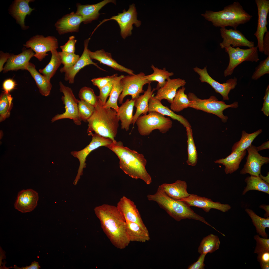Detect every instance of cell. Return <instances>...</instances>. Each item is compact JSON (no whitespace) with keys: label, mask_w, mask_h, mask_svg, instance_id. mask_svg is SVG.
I'll return each mask as SVG.
<instances>
[{"label":"cell","mask_w":269,"mask_h":269,"mask_svg":"<svg viewBox=\"0 0 269 269\" xmlns=\"http://www.w3.org/2000/svg\"><path fill=\"white\" fill-rule=\"evenodd\" d=\"M121 75L118 76L114 80L113 87L109 95V97L103 107L113 109L118 111L119 107L117 104L120 95L122 93L123 87L121 82V79L124 76Z\"/></svg>","instance_id":"obj_35"},{"label":"cell","mask_w":269,"mask_h":269,"mask_svg":"<svg viewBox=\"0 0 269 269\" xmlns=\"http://www.w3.org/2000/svg\"><path fill=\"white\" fill-rule=\"evenodd\" d=\"M148 200L156 202L171 217L177 221L186 219L201 221L209 225L204 218L198 214L184 202L174 200L167 195L159 186L156 193L147 195Z\"/></svg>","instance_id":"obj_5"},{"label":"cell","mask_w":269,"mask_h":269,"mask_svg":"<svg viewBox=\"0 0 269 269\" xmlns=\"http://www.w3.org/2000/svg\"><path fill=\"white\" fill-rule=\"evenodd\" d=\"M258 10V19L256 31L254 34L258 41V49L263 53V42L265 34L268 31L267 17L269 12V0H255Z\"/></svg>","instance_id":"obj_17"},{"label":"cell","mask_w":269,"mask_h":269,"mask_svg":"<svg viewBox=\"0 0 269 269\" xmlns=\"http://www.w3.org/2000/svg\"><path fill=\"white\" fill-rule=\"evenodd\" d=\"M263 106L261 109L264 114L268 116L269 115V85L266 89L265 95L263 98Z\"/></svg>","instance_id":"obj_55"},{"label":"cell","mask_w":269,"mask_h":269,"mask_svg":"<svg viewBox=\"0 0 269 269\" xmlns=\"http://www.w3.org/2000/svg\"><path fill=\"white\" fill-rule=\"evenodd\" d=\"M246 153V150L240 152H232L225 158L217 160L214 162L224 165L225 173L231 174L239 168V165Z\"/></svg>","instance_id":"obj_32"},{"label":"cell","mask_w":269,"mask_h":269,"mask_svg":"<svg viewBox=\"0 0 269 269\" xmlns=\"http://www.w3.org/2000/svg\"><path fill=\"white\" fill-rule=\"evenodd\" d=\"M33 1L32 0H15L13 2L9 9V13L23 30L29 28L25 25V19L26 16L30 15L34 10L31 8L29 5V3Z\"/></svg>","instance_id":"obj_24"},{"label":"cell","mask_w":269,"mask_h":269,"mask_svg":"<svg viewBox=\"0 0 269 269\" xmlns=\"http://www.w3.org/2000/svg\"><path fill=\"white\" fill-rule=\"evenodd\" d=\"M26 70L29 72L35 80L41 94L46 96L49 95L52 88L50 81L39 72L36 70L35 65L30 62L29 63Z\"/></svg>","instance_id":"obj_33"},{"label":"cell","mask_w":269,"mask_h":269,"mask_svg":"<svg viewBox=\"0 0 269 269\" xmlns=\"http://www.w3.org/2000/svg\"><path fill=\"white\" fill-rule=\"evenodd\" d=\"M225 49L229 57V64L224 72L225 77L232 75L235 68L243 62H257L260 60L257 46L247 49L230 46Z\"/></svg>","instance_id":"obj_8"},{"label":"cell","mask_w":269,"mask_h":269,"mask_svg":"<svg viewBox=\"0 0 269 269\" xmlns=\"http://www.w3.org/2000/svg\"><path fill=\"white\" fill-rule=\"evenodd\" d=\"M245 181L247 183V186L243 192L242 195H245L248 191L251 190H257L269 194V184L259 176H248L246 178Z\"/></svg>","instance_id":"obj_40"},{"label":"cell","mask_w":269,"mask_h":269,"mask_svg":"<svg viewBox=\"0 0 269 269\" xmlns=\"http://www.w3.org/2000/svg\"><path fill=\"white\" fill-rule=\"evenodd\" d=\"M193 69L199 75V79L201 82H206L210 85L216 92L222 96L224 100H229V94L231 90L235 88L237 84L236 77L229 79L226 82L221 83L210 76L207 72L206 66L202 69L196 67Z\"/></svg>","instance_id":"obj_14"},{"label":"cell","mask_w":269,"mask_h":269,"mask_svg":"<svg viewBox=\"0 0 269 269\" xmlns=\"http://www.w3.org/2000/svg\"><path fill=\"white\" fill-rule=\"evenodd\" d=\"M10 54L9 53H4L2 51L0 53V72L3 71V65L4 63L7 62L9 58Z\"/></svg>","instance_id":"obj_58"},{"label":"cell","mask_w":269,"mask_h":269,"mask_svg":"<svg viewBox=\"0 0 269 269\" xmlns=\"http://www.w3.org/2000/svg\"><path fill=\"white\" fill-rule=\"evenodd\" d=\"M185 88L183 86L177 91L172 102L170 109L174 112H180L189 107L190 102L188 95L185 93Z\"/></svg>","instance_id":"obj_42"},{"label":"cell","mask_w":269,"mask_h":269,"mask_svg":"<svg viewBox=\"0 0 269 269\" xmlns=\"http://www.w3.org/2000/svg\"><path fill=\"white\" fill-rule=\"evenodd\" d=\"M105 147L118 157L120 167L125 174L133 178L141 179L147 185L151 183V177L145 168L147 161L143 155L124 146L121 141L113 142Z\"/></svg>","instance_id":"obj_2"},{"label":"cell","mask_w":269,"mask_h":269,"mask_svg":"<svg viewBox=\"0 0 269 269\" xmlns=\"http://www.w3.org/2000/svg\"><path fill=\"white\" fill-rule=\"evenodd\" d=\"M59 84L60 91L64 94L61 99L65 105V110L62 114H58L54 116L52 119L51 122L68 119L72 120L76 125H81V121L79 117L78 110L79 100L76 98L71 88L64 85L61 81L60 82Z\"/></svg>","instance_id":"obj_9"},{"label":"cell","mask_w":269,"mask_h":269,"mask_svg":"<svg viewBox=\"0 0 269 269\" xmlns=\"http://www.w3.org/2000/svg\"><path fill=\"white\" fill-rule=\"evenodd\" d=\"M95 109L94 106L84 101L79 100L78 113L79 119L81 121L87 122L93 114Z\"/></svg>","instance_id":"obj_45"},{"label":"cell","mask_w":269,"mask_h":269,"mask_svg":"<svg viewBox=\"0 0 269 269\" xmlns=\"http://www.w3.org/2000/svg\"><path fill=\"white\" fill-rule=\"evenodd\" d=\"M179 201H183L190 206L196 207L202 209L206 212H208L211 209H215L225 212L231 208L228 204H221L218 202H213L211 199L195 194H190L187 197Z\"/></svg>","instance_id":"obj_20"},{"label":"cell","mask_w":269,"mask_h":269,"mask_svg":"<svg viewBox=\"0 0 269 269\" xmlns=\"http://www.w3.org/2000/svg\"><path fill=\"white\" fill-rule=\"evenodd\" d=\"M114 79L99 89V94L98 96V100L103 106L105 104L107 99L110 95Z\"/></svg>","instance_id":"obj_50"},{"label":"cell","mask_w":269,"mask_h":269,"mask_svg":"<svg viewBox=\"0 0 269 269\" xmlns=\"http://www.w3.org/2000/svg\"><path fill=\"white\" fill-rule=\"evenodd\" d=\"M94 111L88 120L87 133L89 135L94 133L116 141L115 138L117 134L119 121L117 112L111 108H105L98 101Z\"/></svg>","instance_id":"obj_3"},{"label":"cell","mask_w":269,"mask_h":269,"mask_svg":"<svg viewBox=\"0 0 269 269\" xmlns=\"http://www.w3.org/2000/svg\"><path fill=\"white\" fill-rule=\"evenodd\" d=\"M62 62L64 67L68 68L73 66L80 58L79 56L74 53H68L62 51L59 52Z\"/></svg>","instance_id":"obj_48"},{"label":"cell","mask_w":269,"mask_h":269,"mask_svg":"<svg viewBox=\"0 0 269 269\" xmlns=\"http://www.w3.org/2000/svg\"><path fill=\"white\" fill-rule=\"evenodd\" d=\"M260 207L264 209L266 211V213L264 215V217L266 218L269 217V205H262L260 206Z\"/></svg>","instance_id":"obj_61"},{"label":"cell","mask_w":269,"mask_h":269,"mask_svg":"<svg viewBox=\"0 0 269 269\" xmlns=\"http://www.w3.org/2000/svg\"><path fill=\"white\" fill-rule=\"evenodd\" d=\"M145 75L141 72L137 74L124 76L121 80L123 90L118 99L119 104L123 103L124 98L127 95H131V99H135L144 92L143 86L151 82L145 79Z\"/></svg>","instance_id":"obj_10"},{"label":"cell","mask_w":269,"mask_h":269,"mask_svg":"<svg viewBox=\"0 0 269 269\" xmlns=\"http://www.w3.org/2000/svg\"><path fill=\"white\" fill-rule=\"evenodd\" d=\"M159 186L167 195L176 200L186 198L190 194L187 191V183L184 181L177 180L173 183H164Z\"/></svg>","instance_id":"obj_29"},{"label":"cell","mask_w":269,"mask_h":269,"mask_svg":"<svg viewBox=\"0 0 269 269\" xmlns=\"http://www.w3.org/2000/svg\"><path fill=\"white\" fill-rule=\"evenodd\" d=\"M126 220L127 232L130 242H144L150 240L149 233L143 230L137 224Z\"/></svg>","instance_id":"obj_34"},{"label":"cell","mask_w":269,"mask_h":269,"mask_svg":"<svg viewBox=\"0 0 269 269\" xmlns=\"http://www.w3.org/2000/svg\"><path fill=\"white\" fill-rule=\"evenodd\" d=\"M135 123L139 134L146 136L156 129L162 134L165 133L171 128L173 123L170 118L166 117L158 112H152L139 116Z\"/></svg>","instance_id":"obj_7"},{"label":"cell","mask_w":269,"mask_h":269,"mask_svg":"<svg viewBox=\"0 0 269 269\" xmlns=\"http://www.w3.org/2000/svg\"><path fill=\"white\" fill-rule=\"evenodd\" d=\"M78 97L80 100L85 102L94 107L98 101V96L95 94L91 88L86 86L82 87L79 90Z\"/></svg>","instance_id":"obj_46"},{"label":"cell","mask_w":269,"mask_h":269,"mask_svg":"<svg viewBox=\"0 0 269 269\" xmlns=\"http://www.w3.org/2000/svg\"><path fill=\"white\" fill-rule=\"evenodd\" d=\"M39 196L31 189L23 190L18 193L14 204L15 208L23 213L31 211L37 205Z\"/></svg>","instance_id":"obj_21"},{"label":"cell","mask_w":269,"mask_h":269,"mask_svg":"<svg viewBox=\"0 0 269 269\" xmlns=\"http://www.w3.org/2000/svg\"><path fill=\"white\" fill-rule=\"evenodd\" d=\"M201 15L216 27L230 26L235 30L239 26L249 21L252 17L237 1L226 6L222 10H206Z\"/></svg>","instance_id":"obj_4"},{"label":"cell","mask_w":269,"mask_h":269,"mask_svg":"<svg viewBox=\"0 0 269 269\" xmlns=\"http://www.w3.org/2000/svg\"><path fill=\"white\" fill-rule=\"evenodd\" d=\"M77 41L74 36H70L67 42L64 45L60 46L62 51L68 53H74L75 46Z\"/></svg>","instance_id":"obj_52"},{"label":"cell","mask_w":269,"mask_h":269,"mask_svg":"<svg viewBox=\"0 0 269 269\" xmlns=\"http://www.w3.org/2000/svg\"><path fill=\"white\" fill-rule=\"evenodd\" d=\"M112 3L115 4L114 0H104L93 4L82 5L79 3L76 4L77 10L75 13L82 18L83 22L85 24L90 23L97 19L101 14L100 10L107 4Z\"/></svg>","instance_id":"obj_22"},{"label":"cell","mask_w":269,"mask_h":269,"mask_svg":"<svg viewBox=\"0 0 269 269\" xmlns=\"http://www.w3.org/2000/svg\"><path fill=\"white\" fill-rule=\"evenodd\" d=\"M110 20H114L118 24L120 29V34L123 39L131 35L134 24L137 27L140 26L141 22L137 19V12L134 4L130 6L128 10L124 9L122 13L113 16L110 18L104 19L97 26L98 27L102 23Z\"/></svg>","instance_id":"obj_11"},{"label":"cell","mask_w":269,"mask_h":269,"mask_svg":"<svg viewBox=\"0 0 269 269\" xmlns=\"http://www.w3.org/2000/svg\"><path fill=\"white\" fill-rule=\"evenodd\" d=\"M151 67L153 70V73L151 74L145 75V79L151 82L152 81L158 82L156 90H157L162 87L165 84L167 79L171 76L173 75V72H169L166 70L165 68L163 69H159L152 65Z\"/></svg>","instance_id":"obj_36"},{"label":"cell","mask_w":269,"mask_h":269,"mask_svg":"<svg viewBox=\"0 0 269 269\" xmlns=\"http://www.w3.org/2000/svg\"><path fill=\"white\" fill-rule=\"evenodd\" d=\"M246 149L248 153L246 161L240 171V174L248 173L251 176H259L261 174V167L269 163V158L261 155L257 150L256 147L252 144Z\"/></svg>","instance_id":"obj_15"},{"label":"cell","mask_w":269,"mask_h":269,"mask_svg":"<svg viewBox=\"0 0 269 269\" xmlns=\"http://www.w3.org/2000/svg\"><path fill=\"white\" fill-rule=\"evenodd\" d=\"M256 242L254 253L257 254L264 252L269 251V239L260 237L259 235L254 237Z\"/></svg>","instance_id":"obj_49"},{"label":"cell","mask_w":269,"mask_h":269,"mask_svg":"<svg viewBox=\"0 0 269 269\" xmlns=\"http://www.w3.org/2000/svg\"><path fill=\"white\" fill-rule=\"evenodd\" d=\"M187 95L190 102L189 107L214 114L220 118L224 123L227 122L228 118L223 114V111L228 108H236L238 106L237 102H235L231 104H226L223 101H218L213 95L207 99H202L192 92H189Z\"/></svg>","instance_id":"obj_6"},{"label":"cell","mask_w":269,"mask_h":269,"mask_svg":"<svg viewBox=\"0 0 269 269\" xmlns=\"http://www.w3.org/2000/svg\"><path fill=\"white\" fill-rule=\"evenodd\" d=\"M91 136L92 137L91 141L84 148L78 151L71 152V154L77 158L79 162L77 173L73 183L75 185L77 184L81 176L83 174V169L86 167V158L88 155L93 150L98 147L101 146L105 147L113 142L111 139L95 133L93 134Z\"/></svg>","instance_id":"obj_13"},{"label":"cell","mask_w":269,"mask_h":269,"mask_svg":"<svg viewBox=\"0 0 269 269\" xmlns=\"http://www.w3.org/2000/svg\"><path fill=\"white\" fill-rule=\"evenodd\" d=\"M269 148V141L265 142L263 143L261 145L258 147H256L257 150L258 151Z\"/></svg>","instance_id":"obj_60"},{"label":"cell","mask_w":269,"mask_h":269,"mask_svg":"<svg viewBox=\"0 0 269 269\" xmlns=\"http://www.w3.org/2000/svg\"><path fill=\"white\" fill-rule=\"evenodd\" d=\"M257 259L262 269H269V251L260 253L257 254Z\"/></svg>","instance_id":"obj_53"},{"label":"cell","mask_w":269,"mask_h":269,"mask_svg":"<svg viewBox=\"0 0 269 269\" xmlns=\"http://www.w3.org/2000/svg\"><path fill=\"white\" fill-rule=\"evenodd\" d=\"M12 267L15 269H39L41 267L38 262L34 261L31 263V264L29 266L22 267L20 268L14 265L13 267Z\"/></svg>","instance_id":"obj_59"},{"label":"cell","mask_w":269,"mask_h":269,"mask_svg":"<svg viewBox=\"0 0 269 269\" xmlns=\"http://www.w3.org/2000/svg\"><path fill=\"white\" fill-rule=\"evenodd\" d=\"M90 39L89 38L84 41L83 52L75 64L70 67L66 68L63 67L60 69L61 72L65 73L64 79L66 81H68L69 83H73L76 74L80 69L87 66L93 65L99 69L105 71L99 67L97 63L93 62L89 56L88 46Z\"/></svg>","instance_id":"obj_16"},{"label":"cell","mask_w":269,"mask_h":269,"mask_svg":"<svg viewBox=\"0 0 269 269\" xmlns=\"http://www.w3.org/2000/svg\"><path fill=\"white\" fill-rule=\"evenodd\" d=\"M51 52V57L50 62L44 68L39 69V72L50 81L62 64L61 58L57 50H52Z\"/></svg>","instance_id":"obj_38"},{"label":"cell","mask_w":269,"mask_h":269,"mask_svg":"<svg viewBox=\"0 0 269 269\" xmlns=\"http://www.w3.org/2000/svg\"><path fill=\"white\" fill-rule=\"evenodd\" d=\"M263 53L269 56V32L268 31L264 35L263 42Z\"/></svg>","instance_id":"obj_57"},{"label":"cell","mask_w":269,"mask_h":269,"mask_svg":"<svg viewBox=\"0 0 269 269\" xmlns=\"http://www.w3.org/2000/svg\"><path fill=\"white\" fill-rule=\"evenodd\" d=\"M262 132V129H259L250 134L247 133L245 131H242L240 139L234 144L231 153L240 152L247 149L252 144L254 139Z\"/></svg>","instance_id":"obj_39"},{"label":"cell","mask_w":269,"mask_h":269,"mask_svg":"<svg viewBox=\"0 0 269 269\" xmlns=\"http://www.w3.org/2000/svg\"><path fill=\"white\" fill-rule=\"evenodd\" d=\"M187 136L188 159L186 162L189 165L194 166L197 164L198 156L196 147L193 136L191 128H186Z\"/></svg>","instance_id":"obj_43"},{"label":"cell","mask_w":269,"mask_h":269,"mask_svg":"<svg viewBox=\"0 0 269 269\" xmlns=\"http://www.w3.org/2000/svg\"><path fill=\"white\" fill-rule=\"evenodd\" d=\"M156 90L155 88L152 89L150 83L148 84L147 89L143 94L135 99L134 106L136 108V110L133 117L132 124L133 125L141 114L146 115L148 112L149 101Z\"/></svg>","instance_id":"obj_30"},{"label":"cell","mask_w":269,"mask_h":269,"mask_svg":"<svg viewBox=\"0 0 269 269\" xmlns=\"http://www.w3.org/2000/svg\"><path fill=\"white\" fill-rule=\"evenodd\" d=\"M16 85L15 81L12 79L9 78L5 80L2 85L4 92L9 93L11 91L15 88Z\"/></svg>","instance_id":"obj_56"},{"label":"cell","mask_w":269,"mask_h":269,"mask_svg":"<svg viewBox=\"0 0 269 269\" xmlns=\"http://www.w3.org/2000/svg\"><path fill=\"white\" fill-rule=\"evenodd\" d=\"M116 206L126 220L137 224L143 230L149 233L140 213L133 201L124 196L121 198Z\"/></svg>","instance_id":"obj_19"},{"label":"cell","mask_w":269,"mask_h":269,"mask_svg":"<svg viewBox=\"0 0 269 269\" xmlns=\"http://www.w3.org/2000/svg\"><path fill=\"white\" fill-rule=\"evenodd\" d=\"M155 112L164 116H169L173 120H176L185 128H191L187 120L182 116L175 114L168 107L164 106L161 101L155 99L153 95L149 101L148 113Z\"/></svg>","instance_id":"obj_28"},{"label":"cell","mask_w":269,"mask_h":269,"mask_svg":"<svg viewBox=\"0 0 269 269\" xmlns=\"http://www.w3.org/2000/svg\"><path fill=\"white\" fill-rule=\"evenodd\" d=\"M186 84V82L184 79L180 78L171 79L169 78L164 85L157 90L154 98L160 101L163 99H166L171 104L178 89L184 86Z\"/></svg>","instance_id":"obj_26"},{"label":"cell","mask_w":269,"mask_h":269,"mask_svg":"<svg viewBox=\"0 0 269 269\" xmlns=\"http://www.w3.org/2000/svg\"><path fill=\"white\" fill-rule=\"evenodd\" d=\"M220 244L218 237L210 234L204 237L198 249L200 254L211 253L219 249Z\"/></svg>","instance_id":"obj_37"},{"label":"cell","mask_w":269,"mask_h":269,"mask_svg":"<svg viewBox=\"0 0 269 269\" xmlns=\"http://www.w3.org/2000/svg\"><path fill=\"white\" fill-rule=\"evenodd\" d=\"M118 76L117 73L105 77H99L92 79L91 81L93 84L97 86L100 89Z\"/></svg>","instance_id":"obj_51"},{"label":"cell","mask_w":269,"mask_h":269,"mask_svg":"<svg viewBox=\"0 0 269 269\" xmlns=\"http://www.w3.org/2000/svg\"><path fill=\"white\" fill-rule=\"evenodd\" d=\"M259 176L263 180L266 182L267 183H269V173L268 172L267 173V175L266 176H264L260 174Z\"/></svg>","instance_id":"obj_62"},{"label":"cell","mask_w":269,"mask_h":269,"mask_svg":"<svg viewBox=\"0 0 269 269\" xmlns=\"http://www.w3.org/2000/svg\"><path fill=\"white\" fill-rule=\"evenodd\" d=\"M220 32L223 39L220 44L222 49H225L231 45L233 48L245 46L251 48L255 46L254 43L248 40L239 30L222 27L220 28Z\"/></svg>","instance_id":"obj_18"},{"label":"cell","mask_w":269,"mask_h":269,"mask_svg":"<svg viewBox=\"0 0 269 269\" xmlns=\"http://www.w3.org/2000/svg\"><path fill=\"white\" fill-rule=\"evenodd\" d=\"M13 98L9 93L4 92L0 97V121L1 122L9 116L13 106Z\"/></svg>","instance_id":"obj_44"},{"label":"cell","mask_w":269,"mask_h":269,"mask_svg":"<svg viewBox=\"0 0 269 269\" xmlns=\"http://www.w3.org/2000/svg\"><path fill=\"white\" fill-rule=\"evenodd\" d=\"M269 73V56L261 61L256 67L251 77L254 80H257L266 74Z\"/></svg>","instance_id":"obj_47"},{"label":"cell","mask_w":269,"mask_h":269,"mask_svg":"<svg viewBox=\"0 0 269 269\" xmlns=\"http://www.w3.org/2000/svg\"><path fill=\"white\" fill-rule=\"evenodd\" d=\"M206 254H201L197 260L190 265L188 267V269H204L205 264L204 262Z\"/></svg>","instance_id":"obj_54"},{"label":"cell","mask_w":269,"mask_h":269,"mask_svg":"<svg viewBox=\"0 0 269 269\" xmlns=\"http://www.w3.org/2000/svg\"><path fill=\"white\" fill-rule=\"evenodd\" d=\"M135 100L127 99L119 107L117 112L121 122V128L126 131L129 130L130 125L132 124Z\"/></svg>","instance_id":"obj_31"},{"label":"cell","mask_w":269,"mask_h":269,"mask_svg":"<svg viewBox=\"0 0 269 269\" xmlns=\"http://www.w3.org/2000/svg\"><path fill=\"white\" fill-rule=\"evenodd\" d=\"M94 211L101 228L112 244L117 248L124 249L130 242L127 231L126 220L116 206L103 204Z\"/></svg>","instance_id":"obj_1"},{"label":"cell","mask_w":269,"mask_h":269,"mask_svg":"<svg viewBox=\"0 0 269 269\" xmlns=\"http://www.w3.org/2000/svg\"><path fill=\"white\" fill-rule=\"evenodd\" d=\"M245 211L250 217L255 226L257 233L263 238H268L265 229L269 228V217L263 218L257 215L252 210L246 209Z\"/></svg>","instance_id":"obj_41"},{"label":"cell","mask_w":269,"mask_h":269,"mask_svg":"<svg viewBox=\"0 0 269 269\" xmlns=\"http://www.w3.org/2000/svg\"><path fill=\"white\" fill-rule=\"evenodd\" d=\"M24 46L32 49L35 52L34 57L41 61L48 55V52L57 50L58 43L57 39L54 36L45 37L38 35L31 37Z\"/></svg>","instance_id":"obj_12"},{"label":"cell","mask_w":269,"mask_h":269,"mask_svg":"<svg viewBox=\"0 0 269 269\" xmlns=\"http://www.w3.org/2000/svg\"><path fill=\"white\" fill-rule=\"evenodd\" d=\"M88 53L91 60H97L100 63L111 67L116 70L125 72L129 75L135 74L133 70L118 64L112 58L111 53L106 52L103 49L95 52L91 51L89 49Z\"/></svg>","instance_id":"obj_27"},{"label":"cell","mask_w":269,"mask_h":269,"mask_svg":"<svg viewBox=\"0 0 269 269\" xmlns=\"http://www.w3.org/2000/svg\"><path fill=\"white\" fill-rule=\"evenodd\" d=\"M35 53L30 48L24 49L20 54L10 55L3 67V72L5 73L10 71L19 69L26 70L30 59L34 57Z\"/></svg>","instance_id":"obj_25"},{"label":"cell","mask_w":269,"mask_h":269,"mask_svg":"<svg viewBox=\"0 0 269 269\" xmlns=\"http://www.w3.org/2000/svg\"><path fill=\"white\" fill-rule=\"evenodd\" d=\"M83 22L82 17L74 12L64 15L55 23V27L60 35L79 31Z\"/></svg>","instance_id":"obj_23"}]
</instances>
